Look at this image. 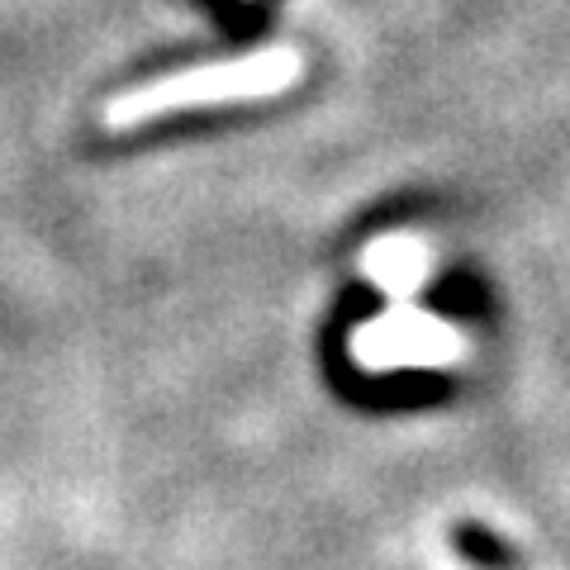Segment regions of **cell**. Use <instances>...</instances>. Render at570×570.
<instances>
[{"label": "cell", "instance_id": "cell-3", "mask_svg": "<svg viewBox=\"0 0 570 570\" xmlns=\"http://www.w3.org/2000/svg\"><path fill=\"white\" fill-rule=\"evenodd\" d=\"M456 547H461V557H471L480 566H499V570H509L513 566V551L494 538V532H485L480 523H466V528H456Z\"/></svg>", "mask_w": 570, "mask_h": 570}, {"label": "cell", "instance_id": "cell-2", "mask_svg": "<svg viewBox=\"0 0 570 570\" xmlns=\"http://www.w3.org/2000/svg\"><path fill=\"white\" fill-rule=\"evenodd\" d=\"M356 362L381 371V366H409V362H448L456 352V337L433 324L428 314H390L376 324L356 328Z\"/></svg>", "mask_w": 570, "mask_h": 570}, {"label": "cell", "instance_id": "cell-1", "mask_svg": "<svg viewBox=\"0 0 570 570\" xmlns=\"http://www.w3.org/2000/svg\"><path fill=\"white\" fill-rule=\"evenodd\" d=\"M295 77H299V58L291 48L253 52V58H243V62L176 71L167 81H153V86H142V91L119 96L110 110H105V124H110V129H134V124L167 119L176 110H200V105L262 100V96H276L285 86H295Z\"/></svg>", "mask_w": 570, "mask_h": 570}]
</instances>
